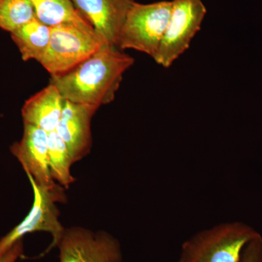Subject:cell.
Segmentation results:
<instances>
[{"label": "cell", "instance_id": "6da1fadb", "mask_svg": "<svg viewBox=\"0 0 262 262\" xmlns=\"http://www.w3.org/2000/svg\"><path fill=\"white\" fill-rule=\"evenodd\" d=\"M134 61L132 56L116 46L102 45L73 70L63 75L51 76L50 83L65 100L98 108L115 100L124 74Z\"/></svg>", "mask_w": 262, "mask_h": 262}, {"label": "cell", "instance_id": "7a4b0ae2", "mask_svg": "<svg viewBox=\"0 0 262 262\" xmlns=\"http://www.w3.org/2000/svg\"><path fill=\"white\" fill-rule=\"evenodd\" d=\"M258 234L239 224H225L188 239L179 262H239L245 248Z\"/></svg>", "mask_w": 262, "mask_h": 262}, {"label": "cell", "instance_id": "3957f363", "mask_svg": "<svg viewBox=\"0 0 262 262\" xmlns=\"http://www.w3.org/2000/svg\"><path fill=\"white\" fill-rule=\"evenodd\" d=\"M89 23H65L51 27L49 46L39 63L51 76L73 70L102 46Z\"/></svg>", "mask_w": 262, "mask_h": 262}, {"label": "cell", "instance_id": "277c9868", "mask_svg": "<svg viewBox=\"0 0 262 262\" xmlns=\"http://www.w3.org/2000/svg\"><path fill=\"white\" fill-rule=\"evenodd\" d=\"M173 2L149 4L135 3L129 10L122 26L117 47L146 53L154 59L159 51L168 25Z\"/></svg>", "mask_w": 262, "mask_h": 262}, {"label": "cell", "instance_id": "5b68a950", "mask_svg": "<svg viewBox=\"0 0 262 262\" xmlns=\"http://www.w3.org/2000/svg\"><path fill=\"white\" fill-rule=\"evenodd\" d=\"M27 176L34 190V199L32 209L18 225L0 239V256L15 243L23 239L24 235L37 231H45L53 236V242L42 253V256H44L52 248L58 246L64 233L65 229L58 220V208L56 205L57 202L64 201L63 188L58 186L53 189H45L38 186L29 174Z\"/></svg>", "mask_w": 262, "mask_h": 262}, {"label": "cell", "instance_id": "8992f818", "mask_svg": "<svg viewBox=\"0 0 262 262\" xmlns=\"http://www.w3.org/2000/svg\"><path fill=\"white\" fill-rule=\"evenodd\" d=\"M171 13L159 51L154 58L158 64L168 68L187 51L199 32L207 8L202 0H172Z\"/></svg>", "mask_w": 262, "mask_h": 262}, {"label": "cell", "instance_id": "52a82bcc", "mask_svg": "<svg viewBox=\"0 0 262 262\" xmlns=\"http://www.w3.org/2000/svg\"><path fill=\"white\" fill-rule=\"evenodd\" d=\"M60 262H121L120 244L106 232L93 233L87 229L65 230L58 244Z\"/></svg>", "mask_w": 262, "mask_h": 262}, {"label": "cell", "instance_id": "ba28073f", "mask_svg": "<svg viewBox=\"0 0 262 262\" xmlns=\"http://www.w3.org/2000/svg\"><path fill=\"white\" fill-rule=\"evenodd\" d=\"M71 1L91 24L102 44L117 47L124 21L135 0Z\"/></svg>", "mask_w": 262, "mask_h": 262}, {"label": "cell", "instance_id": "9c48e42d", "mask_svg": "<svg viewBox=\"0 0 262 262\" xmlns=\"http://www.w3.org/2000/svg\"><path fill=\"white\" fill-rule=\"evenodd\" d=\"M24 124L23 137L10 146V151L38 186L55 189L58 185L50 171L48 133L30 124Z\"/></svg>", "mask_w": 262, "mask_h": 262}, {"label": "cell", "instance_id": "30bf717a", "mask_svg": "<svg viewBox=\"0 0 262 262\" xmlns=\"http://www.w3.org/2000/svg\"><path fill=\"white\" fill-rule=\"evenodd\" d=\"M98 108L65 100L56 131L64 141L74 163L89 152L92 143L91 122Z\"/></svg>", "mask_w": 262, "mask_h": 262}, {"label": "cell", "instance_id": "8fae6325", "mask_svg": "<svg viewBox=\"0 0 262 262\" xmlns=\"http://www.w3.org/2000/svg\"><path fill=\"white\" fill-rule=\"evenodd\" d=\"M64 101L59 91L49 83L24 103L21 110L24 123L34 125L47 133L56 130Z\"/></svg>", "mask_w": 262, "mask_h": 262}, {"label": "cell", "instance_id": "7c38bea8", "mask_svg": "<svg viewBox=\"0 0 262 262\" xmlns=\"http://www.w3.org/2000/svg\"><path fill=\"white\" fill-rule=\"evenodd\" d=\"M24 61H41L49 46L51 27L34 17L10 33Z\"/></svg>", "mask_w": 262, "mask_h": 262}, {"label": "cell", "instance_id": "4fadbf2b", "mask_svg": "<svg viewBox=\"0 0 262 262\" xmlns=\"http://www.w3.org/2000/svg\"><path fill=\"white\" fill-rule=\"evenodd\" d=\"M35 16L42 23L55 27L65 23H89L76 10L71 0H29Z\"/></svg>", "mask_w": 262, "mask_h": 262}, {"label": "cell", "instance_id": "5bb4252c", "mask_svg": "<svg viewBox=\"0 0 262 262\" xmlns=\"http://www.w3.org/2000/svg\"><path fill=\"white\" fill-rule=\"evenodd\" d=\"M48 158L53 179L68 188L75 182L70 172L71 165L74 161L64 141L56 130L48 133Z\"/></svg>", "mask_w": 262, "mask_h": 262}, {"label": "cell", "instance_id": "9a60e30c", "mask_svg": "<svg viewBox=\"0 0 262 262\" xmlns=\"http://www.w3.org/2000/svg\"><path fill=\"white\" fill-rule=\"evenodd\" d=\"M35 17L29 0H0V29L11 33Z\"/></svg>", "mask_w": 262, "mask_h": 262}, {"label": "cell", "instance_id": "2e32d148", "mask_svg": "<svg viewBox=\"0 0 262 262\" xmlns=\"http://www.w3.org/2000/svg\"><path fill=\"white\" fill-rule=\"evenodd\" d=\"M239 262H262V241L259 237L246 246Z\"/></svg>", "mask_w": 262, "mask_h": 262}, {"label": "cell", "instance_id": "e0dca14e", "mask_svg": "<svg viewBox=\"0 0 262 262\" xmlns=\"http://www.w3.org/2000/svg\"><path fill=\"white\" fill-rule=\"evenodd\" d=\"M24 253L23 239L15 243L11 248L0 256V262H15Z\"/></svg>", "mask_w": 262, "mask_h": 262}]
</instances>
